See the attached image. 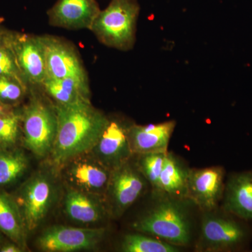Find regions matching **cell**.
Wrapping results in <instances>:
<instances>
[{
	"instance_id": "obj_6",
	"label": "cell",
	"mask_w": 252,
	"mask_h": 252,
	"mask_svg": "<svg viewBox=\"0 0 252 252\" xmlns=\"http://www.w3.org/2000/svg\"><path fill=\"white\" fill-rule=\"evenodd\" d=\"M41 38L45 49L46 78L73 77L89 81L79 51L72 43L53 35H42Z\"/></svg>"
},
{
	"instance_id": "obj_4",
	"label": "cell",
	"mask_w": 252,
	"mask_h": 252,
	"mask_svg": "<svg viewBox=\"0 0 252 252\" xmlns=\"http://www.w3.org/2000/svg\"><path fill=\"white\" fill-rule=\"evenodd\" d=\"M21 114V130L26 148L37 157L51 154L58 128L56 106L50 105L41 97L32 96Z\"/></svg>"
},
{
	"instance_id": "obj_1",
	"label": "cell",
	"mask_w": 252,
	"mask_h": 252,
	"mask_svg": "<svg viewBox=\"0 0 252 252\" xmlns=\"http://www.w3.org/2000/svg\"><path fill=\"white\" fill-rule=\"evenodd\" d=\"M58 128L51 154L56 165L94 149L109 119L90 100L56 104Z\"/></svg>"
},
{
	"instance_id": "obj_30",
	"label": "cell",
	"mask_w": 252,
	"mask_h": 252,
	"mask_svg": "<svg viewBox=\"0 0 252 252\" xmlns=\"http://www.w3.org/2000/svg\"><path fill=\"white\" fill-rule=\"evenodd\" d=\"M0 240H1V235H0Z\"/></svg>"
},
{
	"instance_id": "obj_5",
	"label": "cell",
	"mask_w": 252,
	"mask_h": 252,
	"mask_svg": "<svg viewBox=\"0 0 252 252\" xmlns=\"http://www.w3.org/2000/svg\"><path fill=\"white\" fill-rule=\"evenodd\" d=\"M238 217L207 214L202 220L201 233L197 249L202 252H227L238 250L246 243L250 231Z\"/></svg>"
},
{
	"instance_id": "obj_10",
	"label": "cell",
	"mask_w": 252,
	"mask_h": 252,
	"mask_svg": "<svg viewBox=\"0 0 252 252\" xmlns=\"http://www.w3.org/2000/svg\"><path fill=\"white\" fill-rule=\"evenodd\" d=\"M224 175L223 167L219 166L189 170L187 199L204 211H212L224 193Z\"/></svg>"
},
{
	"instance_id": "obj_8",
	"label": "cell",
	"mask_w": 252,
	"mask_h": 252,
	"mask_svg": "<svg viewBox=\"0 0 252 252\" xmlns=\"http://www.w3.org/2000/svg\"><path fill=\"white\" fill-rule=\"evenodd\" d=\"M104 228H80L54 225L47 228L38 239L41 250L69 252L89 250L97 246L104 238Z\"/></svg>"
},
{
	"instance_id": "obj_14",
	"label": "cell",
	"mask_w": 252,
	"mask_h": 252,
	"mask_svg": "<svg viewBox=\"0 0 252 252\" xmlns=\"http://www.w3.org/2000/svg\"><path fill=\"white\" fill-rule=\"evenodd\" d=\"M175 126L176 122L173 120L130 126L127 128V137L132 154L166 153Z\"/></svg>"
},
{
	"instance_id": "obj_20",
	"label": "cell",
	"mask_w": 252,
	"mask_h": 252,
	"mask_svg": "<svg viewBox=\"0 0 252 252\" xmlns=\"http://www.w3.org/2000/svg\"><path fill=\"white\" fill-rule=\"evenodd\" d=\"M105 166L89 162H79L69 170V177L76 185L89 190H101L108 186L111 173ZM111 171V170H110Z\"/></svg>"
},
{
	"instance_id": "obj_9",
	"label": "cell",
	"mask_w": 252,
	"mask_h": 252,
	"mask_svg": "<svg viewBox=\"0 0 252 252\" xmlns=\"http://www.w3.org/2000/svg\"><path fill=\"white\" fill-rule=\"evenodd\" d=\"M54 194V186L46 176L37 175L28 181L18 205L26 229L34 230L40 225L52 204Z\"/></svg>"
},
{
	"instance_id": "obj_13",
	"label": "cell",
	"mask_w": 252,
	"mask_h": 252,
	"mask_svg": "<svg viewBox=\"0 0 252 252\" xmlns=\"http://www.w3.org/2000/svg\"><path fill=\"white\" fill-rule=\"evenodd\" d=\"M127 128L117 120L109 119L94 147L104 166L111 171L128 161L133 154L129 143Z\"/></svg>"
},
{
	"instance_id": "obj_19",
	"label": "cell",
	"mask_w": 252,
	"mask_h": 252,
	"mask_svg": "<svg viewBox=\"0 0 252 252\" xmlns=\"http://www.w3.org/2000/svg\"><path fill=\"white\" fill-rule=\"evenodd\" d=\"M26 228L17 204L6 194H0V231L23 248L26 245Z\"/></svg>"
},
{
	"instance_id": "obj_29",
	"label": "cell",
	"mask_w": 252,
	"mask_h": 252,
	"mask_svg": "<svg viewBox=\"0 0 252 252\" xmlns=\"http://www.w3.org/2000/svg\"><path fill=\"white\" fill-rule=\"evenodd\" d=\"M21 247L17 245H5L1 249L0 252H20L22 251Z\"/></svg>"
},
{
	"instance_id": "obj_16",
	"label": "cell",
	"mask_w": 252,
	"mask_h": 252,
	"mask_svg": "<svg viewBox=\"0 0 252 252\" xmlns=\"http://www.w3.org/2000/svg\"><path fill=\"white\" fill-rule=\"evenodd\" d=\"M41 87L46 94L54 99L56 104H74L80 101L90 100L89 81L76 78L63 79L46 78Z\"/></svg>"
},
{
	"instance_id": "obj_3",
	"label": "cell",
	"mask_w": 252,
	"mask_h": 252,
	"mask_svg": "<svg viewBox=\"0 0 252 252\" xmlns=\"http://www.w3.org/2000/svg\"><path fill=\"white\" fill-rule=\"evenodd\" d=\"M182 200H165L134 222L132 228L172 245H188L190 225Z\"/></svg>"
},
{
	"instance_id": "obj_17",
	"label": "cell",
	"mask_w": 252,
	"mask_h": 252,
	"mask_svg": "<svg viewBox=\"0 0 252 252\" xmlns=\"http://www.w3.org/2000/svg\"><path fill=\"white\" fill-rule=\"evenodd\" d=\"M189 170L173 154L167 152L159 180L158 192L174 200L187 199Z\"/></svg>"
},
{
	"instance_id": "obj_2",
	"label": "cell",
	"mask_w": 252,
	"mask_h": 252,
	"mask_svg": "<svg viewBox=\"0 0 252 252\" xmlns=\"http://www.w3.org/2000/svg\"><path fill=\"white\" fill-rule=\"evenodd\" d=\"M140 11L137 0H111L97 15L90 31L104 45L129 51L135 45Z\"/></svg>"
},
{
	"instance_id": "obj_11",
	"label": "cell",
	"mask_w": 252,
	"mask_h": 252,
	"mask_svg": "<svg viewBox=\"0 0 252 252\" xmlns=\"http://www.w3.org/2000/svg\"><path fill=\"white\" fill-rule=\"evenodd\" d=\"M146 179L138 168L126 162L111 173L108 187L114 212L121 215L137 200L145 190Z\"/></svg>"
},
{
	"instance_id": "obj_25",
	"label": "cell",
	"mask_w": 252,
	"mask_h": 252,
	"mask_svg": "<svg viewBox=\"0 0 252 252\" xmlns=\"http://www.w3.org/2000/svg\"><path fill=\"white\" fill-rule=\"evenodd\" d=\"M21 130V112L0 116V149L14 147L19 138Z\"/></svg>"
},
{
	"instance_id": "obj_18",
	"label": "cell",
	"mask_w": 252,
	"mask_h": 252,
	"mask_svg": "<svg viewBox=\"0 0 252 252\" xmlns=\"http://www.w3.org/2000/svg\"><path fill=\"white\" fill-rule=\"evenodd\" d=\"M64 207L71 220L83 224L96 223L103 217L101 205L79 190H71L68 192L64 200Z\"/></svg>"
},
{
	"instance_id": "obj_24",
	"label": "cell",
	"mask_w": 252,
	"mask_h": 252,
	"mask_svg": "<svg viewBox=\"0 0 252 252\" xmlns=\"http://www.w3.org/2000/svg\"><path fill=\"white\" fill-rule=\"evenodd\" d=\"M30 87L23 81L0 76V102L15 107L24 99Z\"/></svg>"
},
{
	"instance_id": "obj_27",
	"label": "cell",
	"mask_w": 252,
	"mask_h": 252,
	"mask_svg": "<svg viewBox=\"0 0 252 252\" xmlns=\"http://www.w3.org/2000/svg\"><path fill=\"white\" fill-rule=\"evenodd\" d=\"M11 32V31L6 29V28L0 26V46L7 43Z\"/></svg>"
},
{
	"instance_id": "obj_7",
	"label": "cell",
	"mask_w": 252,
	"mask_h": 252,
	"mask_svg": "<svg viewBox=\"0 0 252 252\" xmlns=\"http://www.w3.org/2000/svg\"><path fill=\"white\" fill-rule=\"evenodd\" d=\"M9 43L29 87L42 86L46 69L45 49L41 36L11 31Z\"/></svg>"
},
{
	"instance_id": "obj_12",
	"label": "cell",
	"mask_w": 252,
	"mask_h": 252,
	"mask_svg": "<svg viewBox=\"0 0 252 252\" xmlns=\"http://www.w3.org/2000/svg\"><path fill=\"white\" fill-rule=\"evenodd\" d=\"M100 11L97 0H58L47 14L54 27L91 30Z\"/></svg>"
},
{
	"instance_id": "obj_21",
	"label": "cell",
	"mask_w": 252,
	"mask_h": 252,
	"mask_svg": "<svg viewBox=\"0 0 252 252\" xmlns=\"http://www.w3.org/2000/svg\"><path fill=\"white\" fill-rule=\"evenodd\" d=\"M28 167L27 157L21 151L0 150V186L17 181Z\"/></svg>"
},
{
	"instance_id": "obj_26",
	"label": "cell",
	"mask_w": 252,
	"mask_h": 252,
	"mask_svg": "<svg viewBox=\"0 0 252 252\" xmlns=\"http://www.w3.org/2000/svg\"><path fill=\"white\" fill-rule=\"evenodd\" d=\"M9 40L6 44L0 46V76L15 78L28 84L18 67L16 56L10 46Z\"/></svg>"
},
{
	"instance_id": "obj_23",
	"label": "cell",
	"mask_w": 252,
	"mask_h": 252,
	"mask_svg": "<svg viewBox=\"0 0 252 252\" xmlns=\"http://www.w3.org/2000/svg\"><path fill=\"white\" fill-rule=\"evenodd\" d=\"M167 152L141 154V157L139 159L138 170L146 180L158 192L159 189V180Z\"/></svg>"
},
{
	"instance_id": "obj_22",
	"label": "cell",
	"mask_w": 252,
	"mask_h": 252,
	"mask_svg": "<svg viewBox=\"0 0 252 252\" xmlns=\"http://www.w3.org/2000/svg\"><path fill=\"white\" fill-rule=\"evenodd\" d=\"M122 250L125 252H177L180 249L172 245L152 237L141 234H129L124 237Z\"/></svg>"
},
{
	"instance_id": "obj_15",
	"label": "cell",
	"mask_w": 252,
	"mask_h": 252,
	"mask_svg": "<svg viewBox=\"0 0 252 252\" xmlns=\"http://www.w3.org/2000/svg\"><path fill=\"white\" fill-rule=\"evenodd\" d=\"M223 194L225 212L245 221L252 220V170L230 176Z\"/></svg>"
},
{
	"instance_id": "obj_28",
	"label": "cell",
	"mask_w": 252,
	"mask_h": 252,
	"mask_svg": "<svg viewBox=\"0 0 252 252\" xmlns=\"http://www.w3.org/2000/svg\"><path fill=\"white\" fill-rule=\"evenodd\" d=\"M16 111L14 110V107L5 105V104L0 102V116L9 115V114H13Z\"/></svg>"
}]
</instances>
